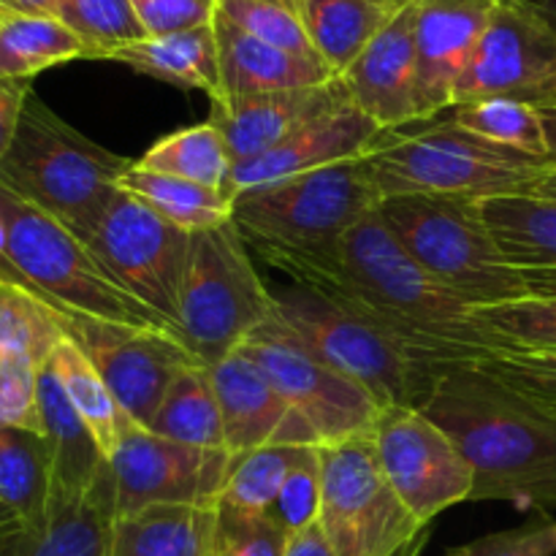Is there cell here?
I'll return each mask as SVG.
<instances>
[{"label":"cell","instance_id":"6da1fadb","mask_svg":"<svg viewBox=\"0 0 556 556\" xmlns=\"http://www.w3.org/2000/svg\"><path fill=\"white\" fill-rule=\"evenodd\" d=\"M253 250L296 286L372 315L402 340L448 364H470L503 345L478 324L470 304L440 286L402 248L380 212L364 217L329 248Z\"/></svg>","mask_w":556,"mask_h":556},{"label":"cell","instance_id":"7a4b0ae2","mask_svg":"<svg viewBox=\"0 0 556 556\" xmlns=\"http://www.w3.org/2000/svg\"><path fill=\"white\" fill-rule=\"evenodd\" d=\"M421 410L470 465L476 503L556 508V413L472 362L451 367Z\"/></svg>","mask_w":556,"mask_h":556},{"label":"cell","instance_id":"3957f363","mask_svg":"<svg viewBox=\"0 0 556 556\" xmlns=\"http://www.w3.org/2000/svg\"><path fill=\"white\" fill-rule=\"evenodd\" d=\"M130 163L87 139L30 92L0 161V185L87 242L119 193L117 182Z\"/></svg>","mask_w":556,"mask_h":556},{"label":"cell","instance_id":"277c9868","mask_svg":"<svg viewBox=\"0 0 556 556\" xmlns=\"http://www.w3.org/2000/svg\"><path fill=\"white\" fill-rule=\"evenodd\" d=\"M275 313L320 362L356 380L386 407H418L451 367L356 307L304 286L271 291Z\"/></svg>","mask_w":556,"mask_h":556},{"label":"cell","instance_id":"5b68a950","mask_svg":"<svg viewBox=\"0 0 556 556\" xmlns=\"http://www.w3.org/2000/svg\"><path fill=\"white\" fill-rule=\"evenodd\" d=\"M380 217L402 248L470 307L530 296L525 275L494 242L481 201L467 195H389Z\"/></svg>","mask_w":556,"mask_h":556},{"label":"cell","instance_id":"8992f818","mask_svg":"<svg viewBox=\"0 0 556 556\" xmlns=\"http://www.w3.org/2000/svg\"><path fill=\"white\" fill-rule=\"evenodd\" d=\"M380 195H530L546 163L492 144L448 119L418 134H386L367 155Z\"/></svg>","mask_w":556,"mask_h":556},{"label":"cell","instance_id":"52a82bcc","mask_svg":"<svg viewBox=\"0 0 556 556\" xmlns=\"http://www.w3.org/2000/svg\"><path fill=\"white\" fill-rule=\"evenodd\" d=\"M0 210L5 217V250L20 286L30 288L43 302L65 313L90 315L112 324L174 329L161 315L136 302L71 228L16 199L3 185Z\"/></svg>","mask_w":556,"mask_h":556},{"label":"cell","instance_id":"ba28073f","mask_svg":"<svg viewBox=\"0 0 556 556\" xmlns=\"http://www.w3.org/2000/svg\"><path fill=\"white\" fill-rule=\"evenodd\" d=\"M380 201L367 157H358L242 190L231 220L250 248L318 250L378 212Z\"/></svg>","mask_w":556,"mask_h":556},{"label":"cell","instance_id":"9c48e42d","mask_svg":"<svg viewBox=\"0 0 556 556\" xmlns=\"http://www.w3.org/2000/svg\"><path fill=\"white\" fill-rule=\"evenodd\" d=\"M275 313L250 244L231 223L190 233L179 293V337L195 358L215 367Z\"/></svg>","mask_w":556,"mask_h":556},{"label":"cell","instance_id":"30bf717a","mask_svg":"<svg viewBox=\"0 0 556 556\" xmlns=\"http://www.w3.org/2000/svg\"><path fill=\"white\" fill-rule=\"evenodd\" d=\"M318 525L331 556H421L432 535L383 478L372 438L320 445Z\"/></svg>","mask_w":556,"mask_h":556},{"label":"cell","instance_id":"8fae6325","mask_svg":"<svg viewBox=\"0 0 556 556\" xmlns=\"http://www.w3.org/2000/svg\"><path fill=\"white\" fill-rule=\"evenodd\" d=\"M237 351L253 358L269 375L293 416L302 418L318 445L372 438L383 416V405L356 380L320 362L277 318V313H271V318L261 324Z\"/></svg>","mask_w":556,"mask_h":556},{"label":"cell","instance_id":"7c38bea8","mask_svg":"<svg viewBox=\"0 0 556 556\" xmlns=\"http://www.w3.org/2000/svg\"><path fill=\"white\" fill-rule=\"evenodd\" d=\"M85 244L136 302L179 331V293L190 250L188 231L166 223L139 199L119 190Z\"/></svg>","mask_w":556,"mask_h":556},{"label":"cell","instance_id":"4fadbf2b","mask_svg":"<svg viewBox=\"0 0 556 556\" xmlns=\"http://www.w3.org/2000/svg\"><path fill=\"white\" fill-rule=\"evenodd\" d=\"M510 98L556 106V30L525 0H500L454 87V103Z\"/></svg>","mask_w":556,"mask_h":556},{"label":"cell","instance_id":"5bb4252c","mask_svg":"<svg viewBox=\"0 0 556 556\" xmlns=\"http://www.w3.org/2000/svg\"><path fill=\"white\" fill-rule=\"evenodd\" d=\"M60 313L65 334L85 351L123 410L144 429H150L172 380L199 362L174 329Z\"/></svg>","mask_w":556,"mask_h":556},{"label":"cell","instance_id":"9a60e30c","mask_svg":"<svg viewBox=\"0 0 556 556\" xmlns=\"http://www.w3.org/2000/svg\"><path fill=\"white\" fill-rule=\"evenodd\" d=\"M375 456L400 503L424 525L472 500V470L454 440L418 407H386Z\"/></svg>","mask_w":556,"mask_h":556},{"label":"cell","instance_id":"2e32d148","mask_svg":"<svg viewBox=\"0 0 556 556\" xmlns=\"http://www.w3.org/2000/svg\"><path fill=\"white\" fill-rule=\"evenodd\" d=\"M231 454L174 443L134 427L109 456L114 476V519L150 505H217Z\"/></svg>","mask_w":556,"mask_h":556},{"label":"cell","instance_id":"e0dca14e","mask_svg":"<svg viewBox=\"0 0 556 556\" xmlns=\"http://www.w3.org/2000/svg\"><path fill=\"white\" fill-rule=\"evenodd\" d=\"M340 79L353 106L386 134L418 123L416 0L396 11Z\"/></svg>","mask_w":556,"mask_h":556},{"label":"cell","instance_id":"ac0fdd59","mask_svg":"<svg viewBox=\"0 0 556 556\" xmlns=\"http://www.w3.org/2000/svg\"><path fill=\"white\" fill-rule=\"evenodd\" d=\"M345 103H351V98L337 76V79L315 87L212 98L210 123L226 139L231 161L239 163L264 155L271 147L291 139L304 125L345 106Z\"/></svg>","mask_w":556,"mask_h":556},{"label":"cell","instance_id":"d6986e66","mask_svg":"<svg viewBox=\"0 0 556 556\" xmlns=\"http://www.w3.org/2000/svg\"><path fill=\"white\" fill-rule=\"evenodd\" d=\"M383 136L386 130H380L367 114L358 112L353 103H345V106L304 125L291 139L271 147L264 155L233 163L223 190L233 199L248 188L318 172V168L334 166V163L358 161V157H367Z\"/></svg>","mask_w":556,"mask_h":556},{"label":"cell","instance_id":"ffe728a7","mask_svg":"<svg viewBox=\"0 0 556 556\" xmlns=\"http://www.w3.org/2000/svg\"><path fill=\"white\" fill-rule=\"evenodd\" d=\"M500 0H416L418 123L454 103V87L470 63Z\"/></svg>","mask_w":556,"mask_h":556},{"label":"cell","instance_id":"44dd1931","mask_svg":"<svg viewBox=\"0 0 556 556\" xmlns=\"http://www.w3.org/2000/svg\"><path fill=\"white\" fill-rule=\"evenodd\" d=\"M210 369L228 454L239 456L271 443L318 445L253 358L233 351Z\"/></svg>","mask_w":556,"mask_h":556},{"label":"cell","instance_id":"7402d4cb","mask_svg":"<svg viewBox=\"0 0 556 556\" xmlns=\"http://www.w3.org/2000/svg\"><path fill=\"white\" fill-rule=\"evenodd\" d=\"M212 25H215L217 65H220V90L215 98L315 87L337 79L334 71L320 60L299 58L286 49L271 47L228 22L220 11Z\"/></svg>","mask_w":556,"mask_h":556},{"label":"cell","instance_id":"603a6c76","mask_svg":"<svg viewBox=\"0 0 556 556\" xmlns=\"http://www.w3.org/2000/svg\"><path fill=\"white\" fill-rule=\"evenodd\" d=\"M114 525L112 467L74 503H58L41 527H20L0 538V556H106Z\"/></svg>","mask_w":556,"mask_h":556},{"label":"cell","instance_id":"cb8c5ba5","mask_svg":"<svg viewBox=\"0 0 556 556\" xmlns=\"http://www.w3.org/2000/svg\"><path fill=\"white\" fill-rule=\"evenodd\" d=\"M38 405H41L49 462H52L54 505L74 503L96 486L109 459L79 413L74 410L49 364H43L41 378H38Z\"/></svg>","mask_w":556,"mask_h":556},{"label":"cell","instance_id":"d4e9b609","mask_svg":"<svg viewBox=\"0 0 556 556\" xmlns=\"http://www.w3.org/2000/svg\"><path fill=\"white\" fill-rule=\"evenodd\" d=\"M106 60L128 65L136 74L166 81L179 90H201L210 98L220 90L215 25L168 33V36H144L114 49Z\"/></svg>","mask_w":556,"mask_h":556},{"label":"cell","instance_id":"484cf974","mask_svg":"<svg viewBox=\"0 0 556 556\" xmlns=\"http://www.w3.org/2000/svg\"><path fill=\"white\" fill-rule=\"evenodd\" d=\"M215 505H150L117 516L106 556H206Z\"/></svg>","mask_w":556,"mask_h":556},{"label":"cell","instance_id":"4316f807","mask_svg":"<svg viewBox=\"0 0 556 556\" xmlns=\"http://www.w3.org/2000/svg\"><path fill=\"white\" fill-rule=\"evenodd\" d=\"M293 9L302 20L315 54L337 76L400 11L383 0H293Z\"/></svg>","mask_w":556,"mask_h":556},{"label":"cell","instance_id":"83f0119b","mask_svg":"<svg viewBox=\"0 0 556 556\" xmlns=\"http://www.w3.org/2000/svg\"><path fill=\"white\" fill-rule=\"evenodd\" d=\"M117 188L188 233L226 226L233 215V199L223 188H206L172 174L150 172L139 166V161L125 168Z\"/></svg>","mask_w":556,"mask_h":556},{"label":"cell","instance_id":"f1b7e54d","mask_svg":"<svg viewBox=\"0 0 556 556\" xmlns=\"http://www.w3.org/2000/svg\"><path fill=\"white\" fill-rule=\"evenodd\" d=\"M52 505V462L43 434L0 429V508L20 525L41 527Z\"/></svg>","mask_w":556,"mask_h":556},{"label":"cell","instance_id":"f546056e","mask_svg":"<svg viewBox=\"0 0 556 556\" xmlns=\"http://www.w3.org/2000/svg\"><path fill=\"white\" fill-rule=\"evenodd\" d=\"M49 367L58 375L60 386H63L65 396L74 405V410L79 413L81 421L87 424V429L92 432L96 443L101 445L103 456H112L117 451L119 440L130 432L139 424L123 410V405L117 402V396L112 394V389L106 386V380L101 378L96 367H92L90 358L85 356L79 345L65 334V340L54 348L52 358H49Z\"/></svg>","mask_w":556,"mask_h":556},{"label":"cell","instance_id":"4dcf8cb0","mask_svg":"<svg viewBox=\"0 0 556 556\" xmlns=\"http://www.w3.org/2000/svg\"><path fill=\"white\" fill-rule=\"evenodd\" d=\"M481 210L510 264L519 269H556V201L500 195L481 201Z\"/></svg>","mask_w":556,"mask_h":556},{"label":"cell","instance_id":"1f68e13d","mask_svg":"<svg viewBox=\"0 0 556 556\" xmlns=\"http://www.w3.org/2000/svg\"><path fill=\"white\" fill-rule=\"evenodd\" d=\"M150 432L195 448L226 451L220 405L212 383V369L206 364H190L172 380L152 418Z\"/></svg>","mask_w":556,"mask_h":556},{"label":"cell","instance_id":"d6a6232c","mask_svg":"<svg viewBox=\"0 0 556 556\" xmlns=\"http://www.w3.org/2000/svg\"><path fill=\"white\" fill-rule=\"evenodd\" d=\"M87 58L85 43L58 16L0 20V79H33L41 71Z\"/></svg>","mask_w":556,"mask_h":556},{"label":"cell","instance_id":"836d02e7","mask_svg":"<svg viewBox=\"0 0 556 556\" xmlns=\"http://www.w3.org/2000/svg\"><path fill=\"white\" fill-rule=\"evenodd\" d=\"M65 340L63 313L20 282L0 280V358L25 356L47 364Z\"/></svg>","mask_w":556,"mask_h":556},{"label":"cell","instance_id":"e575fe53","mask_svg":"<svg viewBox=\"0 0 556 556\" xmlns=\"http://www.w3.org/2000/svg\"><path fill=\"white\" fill-rule=\"evenodd\" d=\"M139 166L190 179L206 188H223L233 161L220 130L206 119L163 136L139 157Z\"/></svg>","mask_w":556,"mask_h":556},{"label":"cell","instance_id":"d590c367","mask_svg":"<svg viewBox=\"0 0 556 556\" xmlns=\"http://www.w3.org/2000/svg\"><path fill=\"white\" fill-rule=\"evenodd\" d=\"M313 448H318V445L271 443L264 448L248 451V454L231 456L217 503L250 510V514H269L293 467Z\"/></svg>","mask_w":556,"mask_h":556},{"label":"cell","instance_id":"8d00e7d4","mask_svg":"<svg viewBox=\"0 0 556 556\" xmlns=\"http://www.w3.org/2000/svg\"><path fill=\"white\" fill-rule=\"evenodd\" d=\"M451 123L505 150L546 163L548 134L546 117L538 106L510 98H483V101L454 106Z\"/></svg>","mask_w":556,"mask_h":556},{"label":"cell","instance_id":"74e56055","mask_svg":"<svg viewBox=\"0 0 556 556\" xmlns=\"http://www.w3.org/2000/svg\"><path fill=\"white\" fill-rule=\"evenodd\" d=\"M54 16L85 43V60H106L114 49L147 36L130 0H58Z\"/></svg>","mask_w":556,"mask_h":556},{"label":"cell","instance_id":"f35d334b","mask_svg":"<svg viewBox=\"0 0 556 556\" xmlns=\"http://www.w3.org/2000/svg\"><path fill=\"white\" fill-rule=\"evenodd\" d=\"M478 369L556 413V348L500 345L476 358Z\"/></svg>","mask_w":556,"mask_h":556},{"label":"cell","instance_id":"ab89813d","mask_svg":"<svg viewBox=\"0 0 556 556\" xmlns=\"http://www.w3.org/2000/svg\"><path fill=\"white\" fill-rule=\"evenodd\" d=\"M288 541L291 535L269 514L217 503L206 556H286Z\"/></svg>","mask_w":556,"mask_h":556},{"label":"cell","instance_id":"60d3db41","mask_svg":"<svg viewBox=\"0 0 556 556\" xmlns=\"http://www.w3.org/2000/svg\"><path fill=\"white\" fill-rule=\"evenodd\" d=\"M472 315L503 345L556 348V296H527L519 302L472 307Z\"/></svg>","mask_w":556,"mask_h":556},{"label":"cell","instance_id":"b9f144b4","mask_svg":"<svg viewBox=\"0 0 556 556\" xmlns=\"http://www.w3.org/2000/svg\"><path fill=\"white\" fill-rule=\"evenodd\" d=\"M217 11L250 36L307 60H320L291 5L271 0H217ZM324 63V60H320Z\"/></svg>","mask_w":556,"mask_h":556},{"label":"cell","instance_id":"7bdbcfd3","mask_svg":"<svg viewBox=\"0 0 556 556\" xmlns=\"http://www.w3.org/2000/svg\"><path fill=\"white\" fill-rule=\"evenodd\" d=\"M41 364L25 356L0 358V429H25L43 434L38 378Z\"/></svg>","mask_w":556,"mask_h":556},{"label":"cell","instance_id":"ee69618b","mask_svg":"<svg viewBox=\"0 0 556 556\" xmlns=\"http://www.w3.org/2000/svg\"><path fill=\"white\" fill-rule=\"evenodd\" d=\"M269 516L288 532L307 530L315 525L320 516V445L309 451L293 472L288 476L286 486H282L280 497L269 508Z\"/></svg>","mask_w":556,"mask_h":556},{"label":"cell","instance_id":"f6af8a7d","mask_svg":"<svg viewBox=\"0 0 556 556\" xmlns=\"http://www.w3.org/2000/svg\"><path fill=\"white\" fill-rule=\"evenodd\" d=\"M556 554V521L548 516L532 519L514 530L492 532L476 538L465 546L451 548L445 556H554Z\"/></svg>","mask_w":556,"mask_h":556},{"label":"cell","instance_id":"bcb514c9","mask_svg":"<svg viewBox=\"0 0 556 556\" xmlns=\"http://www.w3.org/2000/svg\"><path fill=\"white\" fill-rule=\"evenodd\" d=\"M130 3L147 36H168V33L212 25L217 14V0H130Z\"/></svg>","mask_w":556,"mask_h":556},{"label":"cell","instance_id":"7dc6e473","mask_svg":"<svg viewBox=\"0 0 556 556\" xmlns=\"http://www.w3.org/2000/svg\"><path fill=\"white\" fill-rule=\"evenodd\" d=\"M30 92V79H0V161L9 152L16 123H20V114Z\"/></svg>","mask_w":556,"mask_h":556},{"label":"cell","instance_id":"c3c4849f","mask_svg":"<svg viewBox=\"0 0 556 556\" xmlns=\"http://www.w3.org/2000/svg\"><path fill=\"white\" fill-rule=\"evenodd\" d=\"M286 556H331L329 541H326V535H324V530H320L318 521H315V525H309L307 530L291 535V541H288V548H286Z\"/></svg>","mask_w":556,"mask_h":556},{"label":"cell","instance_id":"681fc988","mask_svg":"<svg viewBox=\"0 0 556 556\" xmlns=\"http://www.w3.org/2000/svg\"><path fill=\"white\" fill-rule=\"evenodd\" d=\"M58 0H0V20L3 16H54Z\"/></svg>","mask_w":556,"mask_h":556},{"label":"cell","instance_id":"f907efd6","mask_svg":"<svg viewBox=\"0 0 556 556\" xmlns=\"http://www.w3.org/2000/svg\"><path fill=\"white\" fill-rule=\"evenodd\" d=\"M530 296H556V269H521Z\"/></svg>","mask_w":556,"mask_h":556},{"label":"cell","instance_id":"816d5d0a","mask_svg":"<svg viewBox=\"0 0 556 556\" xmlns=\"http://www.w3.org/2000/svg\"><path fill=\"white\" fill-rule=\"evenodd\" d=\"M530 195H538V199H546V201H556V168H548L535 179L532 185Z\"/></svg>","mask_w":556,"mask_h":556},{"label":"cell","instance_id":"f5cc1de1","mask_svg":"<svg viewBox=\"0 0 556 556\" xmlns=\"http://www.w3.org/2000/svg\"><path fill=\"white\" fill-rule=\"evenodd\" d=\"M525 3L530 5V9H535L556 30V0H525Z\"/></svg>","mask_w":556,"mask_h":556},{"label":"cell","instance_id":"db71d44e","mask_svg":"<svg viewBox=\"0 0 556 556\" xmlns=\"http://www.w3.org/2000/svg\"><path fill=\"white\" fill-rule=\"evenodd\" d=\"M543 117H546V134H548L546 166L556 168V117H552V114H546V112H543Z\"/></svg>","mask_w":556,"mask_h":556},{"label":"cell","instance_id":"11a10c76","mask_svg":"<svg viewBox=\"0 0 556 556\" xmlns=\"http://www.w3.org/2000/svg\"><path fill=\"white\" fill-rule=\"evenodd\" d=\"M20 527H25V525H20V521H16L14 516L5 514V510L0 508V538L9 535V532H14V530H20Z\"/></svg>","mask_w":556,"mask_h":556},{"label":"cell","instance_id":"9f6ffc18","mask_svg":"<svg viewBox=\"0 0 556 556\" xmlns=\"http://www.w3.org/2000/svg\"><path fill=\"white\" fill-rule=\"evenodd\" d=\"M383 3L394 5V9H402V5H407V3H410V0H383Z\"/></svg>","mask_w":556,"mask_h":556},{"label":"cell","instance_id":"6f0895ef","mask_svg":"<svg viewBox=\"0 0 556 556\" xmlns=\"http://www.w3.org/2000/svg\"><path fill=\"white\" fill-rule=\"evenodd\" d=\"M271 3H282V5H291V9H293V0H271ZM293 11H296V9H293Z\"/></svg>","mask_w":556,"mask_h":556},{"label":"cell","instance_id":"680465c9","mask_svg":"<svg viewBox=\"0 0 556 556\" xmlns=\"http://www.w3.org/2000/svg\"><path fill=\"white\" fill-rule=\"evenodd\" d=\"M541 112H546V114H552V117H556V106H552V109H541Z\"/></svg>","mask_w":556,"mask_h":556}]
</instances>
